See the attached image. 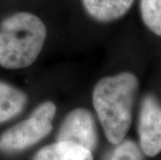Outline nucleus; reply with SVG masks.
<instances>
[{"label": "nucleus", "instance_id": "nucleus-10", "mask_svg": "<svg viewBox=\"0 0 161 160\" xmlns=\"http://www.w3.org/2000/svg\"><path fill=\"white\" fill-rule=\"evenodd\" d=\"M139 145L131 139H124L116 145L109 160H145Z\"/></svg>", "mask_w": 161, "mask_h": 160}, {"label": "nucleus", "instance_id": "nucleus-1", "mask_svg": "<svg viewBox=\"0 0 161 160\" xmlns=\"http://www.w3.org/2000/svg\"><path fill=\"white\" fill-rule=\"evenodd\" d=\"M138 79L131 72H122L100 79L92 91V105L106 138L118 145L125 139L132 123L138 91Z\"/></svg>", "mask_w": 161, "mask_h": 160}, {"label": "nucleus", "instance_id": "nucleus-7", "mask_svg": "<svg viewBox=\"0 0 161 160\" xmlns=\"http://www.w3.org/2000/svg\"><path fill=\"white\" fill-rule=\"evenodd\" d=\"M33 160H94L92 153L82 146L57 141L36 153Z\"/></svg>", "mask_w": 161, "mask_h": 160}, {"label": "nucleus", "instance_id": "nucleus-9", "mask_svg": "<svg viewBox=\"0 0 161 160\" xmlns=\"http://www.w3.org/2000/svg\"><path fill=\"white\" fill-rule=\"evenodd\" d=\"M139 11L145 25L161 36V0H140Z\"/></svg>", "mask_w": 161, "mask_h": 160}, {"label": "nucleus", "instance_id": "nucleus-4", "mask_svg": "<svg viewBox=\"0 0 161 160\" xmlns=\"http://www.w3.org/2000/svg\"><path fill=\"white\" fill-rule=\"evenodd\" d=\"M139 147L148 157L161 153V103L154 95L147 94L138 115Z\"/></svg>", "mask_w": 161, "mask_h": 160}, {"label": "nucleus", "instance_id": "nucleus-5", "mask_svg": "<svg viewBox=\"0 0 161 160\" xmlns=\"http://www.w3.org/2000/svg\"><path fill=\"white\" fill-rule=\"evenodd\" d=\"M57 141L73 142L92 151L98 142L97 128L92 114L84 108L72 110L61 124Z\"/></svg>", "mask_w": 161, "mask_h": 160}, {"label": "nucleus", "instance_id": "nucleus-3", "mask_svg": "<svg viewBox=\"0 0 161 160\" xmlns=\"http://www.w3.org/2000/svg\"><path fill=\"white\" fill-rule=\"evenodd\" d=\"M56 113L53 102L39 105L26 120L20 122L0 137V150L3 152L21 151L43 139L52 130V122Z\"/></svg>", "mask_w": 161, "mask_h": 160}, {"label": "nucleus", "instance_id": "nucleus-8", "mask_svg": "<svg viewBox=\"0 0 161 160\" xmlns=\"http://www.w3.org/2000/svg\"><path fill=\"white\" fill-rule=\"evenodd\" d=\"M26 102L25 93L0 81V124L18 115L25 107Z\"/></svg>", "mask_w": 161, "mask_h": 160}, {"label": "nucleus", "instance_id": "nucleus-2", "mask_svg": "<svg viewBox=\"0 0 161 160\" xmlns=\"http://www.w3.org/2000/svg\"><path fill=\"white\" fill-rule=\"evenodd\" d=\"M47 27L31 13L19 12L0 24V66L18 70L31 66L43 50Z\"/></svg>", "mask_w": 161, "mask_h": 160}, {"label": "nucleus", "instance_id": "nucleus-6", "mask_svg": "<svg viewBox=\"0 0 161 160\" xmlns=\"http://www.w3.org/2000/svg\"><path fill=\"white\" fill-rule=\"evenodd\" d=\"M84 11L98 22L115 21L125 16L134 0H81Z\"/></svg>", "mask_w": 161, "mask_h": 160}]
</instances>
